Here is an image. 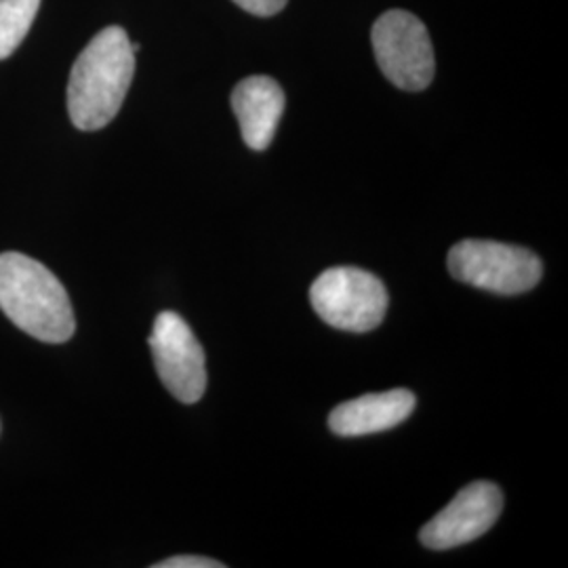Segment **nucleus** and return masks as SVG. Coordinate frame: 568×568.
I'll return each instance as SVG.
<instances>
[{"mask_svg": "<svg viewBox=\"0 0 568 568\" xmlns=\"http://www.w3.org/2000/svg\"><path fill=\"white\" fill-rule=\"evenodd\" d=\"M135 74V51L119 26L103 28L82 49L68 81V114L81 131H100L116 119Z\"/></svg>", "mask_w": 568, "mask_h": 568, "instance_id": "nucleus-1", "label": "nucleus"}, {"mask_svg": "<svg viewBox=\"0 0 568 568\" xmlns=\"http://www.w3.org/2000/svg\"><path fill=\"white\" fill-rule=\"evenodd\" d=\"M0 310L44 344H65L77 331L65 286L49 267L21 253L0 255Z\"/></svg>", "mask_w": 568, "mask_h": 568, "instance_id": "nucleus-2", "label": "nucleus"}, {"mask_svg": "<svg viewBox=\"0 0 568 568\" xmlns=\"http://www.w3.org/2000/svg\"><path fill=\"white\" fill-rule=\"evenodd\" d=\"M447 264L455 281L497 295H523L544 276L532 251L495 241H462L450 248Z\"/></svg>", "mask_w": 568, "mask_h": 568, "instance_id": "nucleus-3", "label": "nucleus"}, {"mask_svg": "<svg viewBox=\"0 0 568 568\" xmlns=\"http://www.w3.org/2000/svg\"><path fill=\"white\" fill-rule=\"evenodd\" d=\"M316 314L333 328L366 333L386 318V284L358 267H331L310 288Z\"/></svg>", "mask_w": 568, "mask_h": 568, "instance_id": "nucleus-4", "label": "nucleus"}, {"mask_svg": "<svg viewBox=\"0 0 568 568\" xmlns=\"http://www.w3.org/2000/svg\"><path fill=\"white\" fill-rule=\"evenodd\" d=\"M373 51L387 81L403 91H424L436 72L426 26L406 11H387L373 26Z\"/></svg>", "mask_w": 568, "mask_h": 568, "instance_id": "nucleus-5", "label": "nucleus"}, {"mask_svg": "<svg viewBox=\"0 0 568 568\" xmlns=\"http://www.w3.org/2000/svg\"><path fill=\"white\" fill-rule=\"evenodd\" d=\"M150 349L163 386L183 405H194L206 389L204 349L190 325L175 312L156 316Z\"/></svg>", "mask_w": 568, "mask_h": 568, "instance_id": "nucleus-6", "label": "nucleus"}, {"mask_svg": "<svg viewBox=\"0 0 568 568\" xmlns=\"http://www.w3.org/2000/svg\"><path fill=\"white\" fill-rule=\"evenodd\" d=\"M504 509L501 488L487 480L462 488L447 508L440 509L419 539L429 549H453L483 537L497 523Z\"/></svg>", "mask_w": 568, "mask_h": 568, "instance_id": "nucleus-7", "label": "nucleus"}, {"mask_svg": "<svg viewBox=\"0 0 568 568\" xmlns=\"http://www.w3.org/2000/svg\"><path fill=\"white\" fill-rule=\"evenodd\" d=\"M232 110L244 143L255 152H264L283 119L284 91L270 77H248L236 84L232 93Z\"/></svg>", "mask_w": 568, "mask_h": 568, "instance_id": "nucleus-8", "label": "nucleus"}, {"mask_svg": "<svg viewBox=\"0 0 568 568\" xmlns=\"http://www.w3.org/2000/svg\"><path fill=\"white\" fill-rule=\"evenodd\" d=\"M415 408V396L408 389H389L366 394L356 400L335 406L328 415V427L342 438L368 436L400 426Z\"/></svg>", "mask_w": 568, "mask_h": 568, "instance_id": "nucleus-9", "label": "nucleus"}, {"mask_svg": "<svg viewBox=\"0 0 568 568\" xmlns=\"http://www.w3.org/2000/svg\"><path fill=\"white\" fill-rule=\"evenodd\" d=\"M41 0H0V60L11 58L30 32Z\"/></svg>", "mask_w": 568, "mask_h": 568, "instance_id": "nucleus-10", "label": "nucleus"}, {"mask_svg": "<svg viewBox=\"0 0 568 568\" xmlns=\"http://www.w3.org/2000/svg\"><path fill=\"white\" fill-rule=\"evenodd\" d=\"M241 9L257 18H272L281 13L288 0H234Z\"/></svg>", "mask_w": 568, "mask_h": 568, "instance_id": "nucleus-11", "label": "nucleus"}, {"mask_svg": "<svg viewBox=\"0 0 568 568\" xmlns=\"http://www.w3.org/2000/svg\"><path fill=\"white\" fill-rule=\"evenodd\" d=\"M224 562L204 558V556H173L163 562L154 565V568H224Z\"/></svg>", "mask_w": 568, "mask_h": 568, "instance_id": "nucleus-12", "label": "nucleus"}]
</instances>
